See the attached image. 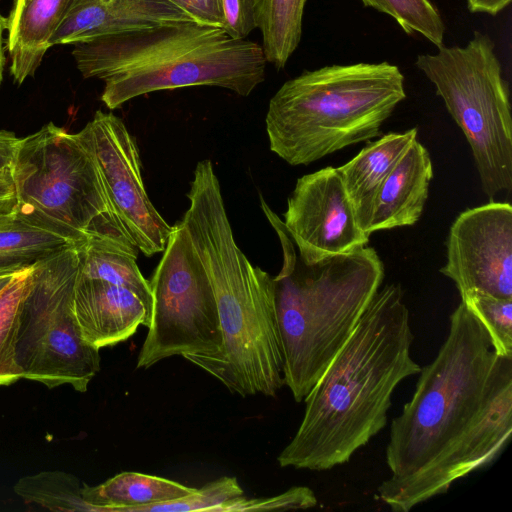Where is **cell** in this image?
<instances>
[{
  "label": "cell",
  "mask_w": 512,
  "mask_h": 512,
  "mask_svg": "<svg viewBox=\"0 0 512 512\" xmlns=\"http://www.w3.org/2000/svg\"><path fill=\"white\" fill-rule=\"evenodd\" d=\"M244 495L235 477L224 476L173 500L147 505L141 512H216L223 503Z\"/></svg>",
  "instance_id": "26"
},
{
  "label": "cell",
  "mask_w": 512,
  "mask_h": 512,
  "mask_svg": "<svg viewBox=\"0 0 512 512\" xmlns=\"http://www.w3.org/2000/svg\"><path fill=\"white\" fill-rule=\"evenodd\" d=\"M189 13L196 23L214 27L223 26L221 0H167Z\"/></svg>",
  "instance_id": "29"
},
{
  "label": "cell",
  "mask_w": 512,
  "mask_h": 512,
  "mask_svg": "<svg viewBox=\"0 0 512 512\" xmlns=\"http://www.w3.org/2000/svg\"><path fill=\"white\" fill-rule=\"evenodd\" d=\"M181 219L212 285L220 349L183 358L241 397H275L284 385L274 279L239 248L213 164H196Z\"/></svg>",
  "instance_id": "3"
},
{
  "label": "cell",
  "mask_w": 512,
  "mask_h": 512,
  "mask_svg": "<svg viewBox=\"0 0 512 512\" xmlns=\"http://www.w3.org/2000/svg\"><path fill=\"white\" fill-rule=\"evenodd\" d=\"M265 211L283 249V265L273 279L284 384L302 402L380 289L384 264L368 246L305 264L283 223Z\"/></svg>",
  "instance_id": "5"
},
{
  "label": "cell",
  "mask_w": 512,
  "mask_h": 512,
  "mask_svg": "<svg viewBox=\"0 0 512 512\" xmlns=\"http://www.w3.org/2000/svg\"><path fill=\"white\" fill-rule=\"evenodd\" d=\"M33 265L24 267L0 293V386L21 379L16 364V336L22 301L30 287Z\"/></svg>",
  "instance_id": "23"
},
{
  "label": "cell",
  "mask_w": 512,
  "mask_h": 512,
  "mask_svg": "<svg viewBox=\"0 0 512 512\" xmlns=\"http://www.w3.org/2000/svg\"><path fill=\"white\" fill-rule=\"evenodd\" d=\"M417 133V128L387 133L369 141L355 157L337 168L357 221L366 233L382 184L417 139Z\"/></svg>",
  "instance_id": "17"
},
{
  "label": "cell",
  "mask_w": 512,
  "mask_h": 512,
  "mask_svg": "<svg viewBox=\"0 0 512 512\" xmlns=\"http://www.w3.org/2000/svg\"><path fill=\"white\" fill-rule=\"evenodd\" d=\"M405 97L404 76L388 62L305 71L286 81L269 101V148L289 165H308L379 136Z\"/></svg>",
  "instance_id": "6"
},
{
  "label": "cell",
  "mask_w": 512,
  "mask_h": 512,
  "mask_svg": "<svg viewBox=\"0 0 512 512\" xmlns=\"http://www.w3.org/2000/svg\"><path fill=\"white\" fill-rule=\"evenodd\" d=\"M26 266L0 269V293L9 285L16 275Z\"/></svg>",
  "instance_id": "33"
},
{
  "label": "cell",
  "mask_w": 512,
  "mask_h": 512,
  "mask_svg": "<svg viewBox=\"0 0 512 512\" xmlns=\"http://www.w3.org/2000/svg\"><path fill=\"white\" fill-rule=\"evenodd\" d=\"M416 67L435 86L465 135L485 195L512 189V116L509 89L494 43L476 31L465 47H438Z\"/></svg>",
  "instance_id": "8"
},
{
  "label": "cell",
  "mask_w": 512,
  "mask_h": 512,
  "mask_svg": "<svg viewBox=\"0 0 512 512\" xmlns=\"http://www.w3.org/2000/svg\"><path fill=\"white\" fill-rule=\"evenodd\" d=\"M413 340L403 290L387 284L304 398L302 421L277 457L280 467L326 471L349 462L386 426L396 387L420 372Z\"/></svg>",
  "instance_id": "2"
},
{
  "label": "cell",
  "mask_w": 512,
  "mask_h": 512,
  "mask_svg": "<svg viewBox=\"0 0 512 512\" xmlns=\"http://www.w3.org/2000/svg\"><path fill=\"white\" fill-rule=\"evenodd\" d=\"M84 78L104 81L102 102L113 110L152 92L216 86L248 96L265 79L261 45L197 23L161 26L74 44Z\"/></svg>",
  "instance_id": "4"
},
{
  "label": "cell",
  "mask_w": 512,
  "mask_h": 512,
  "mask_svg": "<svg viewBox=\"0 0 512 512\" xmlns=\"http://www.w3.org/2000/svg\"><path fill=\"white\" fill-rule=\"evenodd\" d=\"M440 272L460 295L482 292L512 299V206L490 201L461 212L447 238Z\"/></svg>",
  "instance_id": "13"
},
{
  "label": "cell",
  "mask_w": 512,
  "mask_h": 512,
  "mask_svg": "<svg viewBox=\"0 0 512 512\" xmlns=\"http://www.w3.org/2000/svg\"><path fill=\"white\" fill-rule=\"evenodd\" d=\"M184 23L196 21L167 0H69L50 47Z\"/></svg>",
  "instance_id": "15"
},
{
  "label": "cell",
  "mask_w": 512,
  "mask_h": 512,
  "mask_svg": "<svg viewBox=\"0 0 512 512\" xmlns=\"http://www.w3.org/2000/svg\"><path fill=\"white\" fill-rule=\"evenodd\" d=\"M138 252L108 239L79 244L74 313L84 340L99 350L150 324L152 293L137 265Z\"/></svg>",
  "instance_id": "11"
},
{
  "label": "cell",
  "mask_w": 512,
  "mask_h": 512,
  "mask_svg": "<svg viewBox=\"0 0 512 512\" xmlns=\"http://www.w3.org/2000/svg\"><path fill=\"white\" fill-rule=\"evenodd\" d=\"M8 20L0 13V85L3 80L4 66L6 62L3 46V35L4 31L7 30Z\"/></svg>",
  "instance_id": "34"
},
{
  "label": "cell",
  "mask_w": 512,
  "mask_h": 512,
  "mask_svg": "<svg viewBox=\"0 0 512 512\" xmlns=\"http://www.w3.org/2000/svg\"><path fill=\"white\" fill-rule=\"evenodd\" d=\"M17 205L12 170L0 171V214L12 211Z\"/></svg>",
  "instance_id": "31"
},
{
  "label": "cell",
  "mask_w": 512,
  "mask_h": 512,
  "mask_svg": "<svg viewBox=\"0 0 512 512\" xmlns=\"http://www.w3.org/2000/svg\"><path fill=\"white\" fill-rule=\"evenodd\" d=\"M317 504L314 492L305 486H297L271 497L246 498L244 495L219 506L216 512L272 511L307 509Z\"/></svg>",
  "instance_id": "27"
},
{
  "label": "cell",
  "mask_w": 512,
  "mask_h": 512,
  "mask_svg": "<svg viewBox=\"0 0 512 512\" xmlns=\"http://www.w3.org/2000/svg\"><path fill=\"white\" fill-rule=\"evenodd\" d=\"M83 484L65 471H42L20 478L14 485V492L27 504L51 511L91 512L82 495Z\"/></svg>",
  "instance_id": "22"
},
{
  "label": "cell",
  "mask_w": 512,
  "mask_h": 512,
  "mask_svg": "<svg viewBox=\"0 0 512 512\" xmlns=\"http://www.w3.org/2000/svg\"><path fill=\"white\" fill-rule=\"evenodd\" d=\"M511 0H467L468 9L473 12L496 15L510 4Z\"/></svg>",
  "instance_id": "32"
},
{
  "label": "cell",
  "mask_w": 512,
  "mask_h": 512,
  "mask_svg": "<svg viewBox=\"0 0 512 512\" xmlns=\"http://www.w3.org/2000/svg\"><path fill=\"white\" fill-rule=\"evenodd\" d=\"M282 223L305 264L350 253L369 242L334 167L297 180Z\"/></svg>",
  "instance_id": "14"
},
{
  "label": "cell",
  "mask_w": 512,
  "mask_h": 512,
  "mask_svg": "<svg viewBox=\"0 0 512 512\" xmlns=\"http://www.w3.org/2000/svg\"><path fill=\"white\" fill-rule=\"evenodd\" d=\"M366 7L374 8L396 20L406 34L413 32L424 36L431 43L443 45L445 26L430 0H361Z\"/></svg>",
  "instance_id": "24"
},
{
  "label": "cell",
  "mask_w": 512,
  "mask_h": 512,
  "mask_svg": "<svg viewBox=\"0 0 512 512\" xmlns=\"http://www.w3.org/2000/svg\"><path fill=\"white\" fill-rule=\"evenodd\" d=\"M20 142L13 132L0 130V171L13 170Z\"/></svg>",
  "instance_id": "30"
},
{
  "label": "cell",
  "mask_w": 512,
  "mask_h": 512,
  "mask_svg": "<svg viewBox=\"0 0 512 512\" xmlns=\"http://www.w3.org/2000/svg\"><path fill=\"white\" fill-rule=\"evenodd\" d=\"M17 206L78 241L134 243L117 217L86 135L49 122L21 138L12 170Z\"/></svg>",
  "instance_id": "7"
},
{
  "label": "cell",
  "mask_w": 512,
  "mask_h": 512,
  "mask_svg": "<svg viewBox=\"0 0 512 512\" xmlns=\"http://www.w3.org/2000/svg\"><path fill=\"white\" fill-rule=\"evenodd\" d=\"M69 0H15L8 20L10 73L22 84L33 76L50 47Z\"/></svg>",
  "instance_id": "18"
},
{
  "label": "cell",
  "mask_w": 512,
  "mask_h": 512,
  "mask_svg": "<svg viewBox=\"0 0 512 512\" xmlns=\"http://www.w3.org/2000/svg\"><path fill=\"white\" fill-rule=\"evenodd\" d=\"M224 31L233 39H246L257 28L254 0H221Z\"/></svg>",
  "instance_id": "28"
},
{
  "label": "cell",
  "mask_w": 512,
  "mask_h": 512,
  "mask_svg": "<svg viewBox=\"0 0 512 512\" xmlns=\"http://www.w3.org/2000/svg\"><path fill=\"white\" fill-rule=\"evenodd\" d=\"M306 0H254L257 28L267 63L285 67L302 36Z\"/></svg>",
  "instance_id": "21"
},
{
  "label": "cell",
  "mask_w": 512,
  "mask_h": 512,
  "mask_svg": "<svg viewBox=\"0 0 512 512\" xmlns=\"http://www.w3.org/2000/svg\"><path fill=\"white\" fill-rule=\"evenodd\" d=\"M79 242L17 205L0 214V269L33 265Z\"/></svg>",
  "instance_id": "20"
},
{
  "label": "cell",
  "mask_w": 512,
  "mask_h": 512,
  "mask_svg": "<svg viewBox=\"0 0 512 512\" xmlns=\"http://www.w3.org/2000/svg\"><path fill=\"white\" fill-rule=\"evenodd\" d=\"M109 201L134 245L147 257L163 252L173 226L151 202L134 137L112 112L96 111L83 128Z\"/></svg>",
  "instance_id": "12"
},
{
  "label": "cell",
  "mask_w": 512,
  "mask_h": 512,
  "mask_svg": "<svg viewBox=\"0 0 512 512\" xmlns=\"http://www.w3.org/2000/svg\"><path fill=\"white\" fill-rule=\"evenodd\" d=\"M418 374L410 401L392 420L390 475L378 487L394 512H409L491 464L512 433V357L495 352L462 302L436 357Z\"/></svg>",
  "instance_id": "1"
},
{
  "label": "cell",
  "mask_w": 512,
  "mask_h": 512,
  "mask_svg": "<svg viewBox=\"0 0 512 512\" xmlns=\"http://www.w3.org/2000/svg\"><path fill=\"white\" fill-rule=\"evenodd\" d=\"M432 178L430 154L416 139L382 184L367 233L414 225L423 213Z\"/></svg>",
  "instance_id": "16"
},
{
  "label": "cell",
  "mask_w": 512,
  "mask_h": 512,
  "mask_svg": "<svg viewBox=\"0 0 512 512\" xmlns=\"http://www.w3.org/2000/svg\"><path fill=\"white\" fill-rule=\"evenodd\" d=\"M195 490L167 478L125 471L97 486L84 483L82 495L91 512H141L147 505L181 498Z\"/></svg>",
  "instance_id": "19"
},
{
  "label": "cell",
  "mask_w": 512,
  "mask_h": 512,
  "mask_svg": "<svg viewBox=\"0 0 512 512\" xmlns=\"http://www.w3.org/2000/svg\"><path fill=\"white\" fill-rule=\"evenodd\" d=\"M461 302L479 321L496 353L512 357V299L467 292Z\"/></svg>",
  "instance_id": "25"
},
{
  "label": "cell",
  "mask_w": 512,
  "mask_h": 512,
  "mask_svg": "<svg viewBox=\"0 0 512 512\" xmlns=\"http://www.w3.org/2000/svg\"><path fill=\"white\" fill-rule=\"evenodd\" d=\"M80 243L33 264L15 354L21 378L85 392L100 370V353L84 340L74 313Z\"/></svg>",
  "instance_id": "9"
},
{
  "label": "cell",
  "mask_w": 512,
  "mask_h": 512,
  "mask_svg": "<svg viewBox=\"0 0 512 512\" xmlns=\"http://www.w3.org/2000/svg\"><path fill=\"white\" fill-rule=\"evenodd\" d=\"M150 283L152 313L137 368L181 355H210L222 344L214 291L180 220Z\"/></svg>",
  "instance_id": "10"
}]
</instances>
